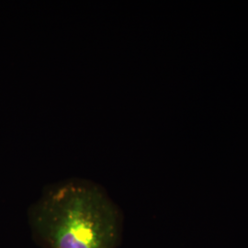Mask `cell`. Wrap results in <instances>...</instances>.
<instances>
[{"label": "cell", "mask_w": 248, "mask_h": 248, "mask_svg": "<svg viewBox=\"0 0 248 248\" xmlns=\"http://www.w3.org/2000/svg\"><path fill=\"white\" fill-rule=\"evenodd\" d=\"M29 222L41 248H117L123 232L116 204L101 186L82 179L45 188Z\"/></svg>", "instance_id": "6da1fadb"}]
</instances>
